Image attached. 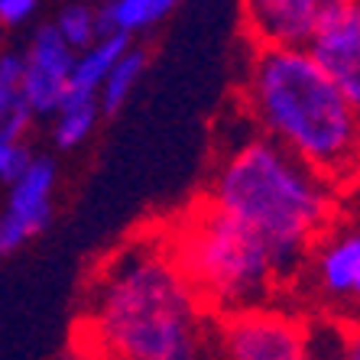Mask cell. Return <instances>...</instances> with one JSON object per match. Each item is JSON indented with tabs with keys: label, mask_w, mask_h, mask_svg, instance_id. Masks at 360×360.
<instances>
[{
	"label": "cell",
	"mask_w": 360,
	"mask_h": 360,
	"mask_svg": "<svg viewBox=\"0 0 360 360\" xmlns=\"http://www.w3.org/2000/svg\"><path fill=\"white\" fill-rule=\"evenodd\" d=\"M56 30L62 33V39L72 46L75 52L91 49L94 42H101L108 36L104 30V17H101V7H94L91 0H72L56 13Z\"/></svg>",
	"instance_id": "obj_14"
},
{
	"label": "cell",
	"mask_w": 360,
	"mask_h": 360,
	"mask_svg": "<svg viewBox=\"0 0 360 360\" xmlns=\"http://www.w3.org/2000/svg\"><path fill=\"white\" fill-rule=\"evenodd\" d=\"M134 39L120 33H108L101 42H94L91 49L78 52L75 75H72V91L68 101H101L104 82L110 78V72L117 68V62L130 52Z\"/></svg>",
	"instance_id": "obj_11"
},
{
	"label": "cell",
	"mask_w": 360,
	"mask_h": 360,
	"mask_svg": "<svg viewBox=\"0 0 360 360\" xmlns=\"http://www.w3.org/2000/svg\"><path fill=\"white\" fill-rule=\"evenodd\" d=\"M201 195L266 243L285 289L299 283L311 250L344 218L347 201L341 185L253 127L227 140Z\"/></svg>",
	"instance_id": "obj_2"
},
{
	"label": "cell",
	"mask_w": 360,
	"mask_h": 360,
	"mask_svg": "<svg viewBox=\"0 0 360 360\" xmlns=\"http://www.w3.org/2000/svg\"><path fill=\"white\" fill-rule=\"evenodd\" d=\"M237 104L257 134L347 188L360 114L309 46H250Z\"/></svg>",
	"instance_id": "obj_3"
},
{
	"label": "cell",
	"mask_w": 360,
	"mask_h": 360,
	"mask_svg": "<svg viewBox=\"0 0 360 360\" xmlns=\"http://www.w3.org/2000/svg\"><path fill=\"white\" fill-rule=\"evenodd\" d=\"M146 65H150L146 49L130 46V52H127L124 59L117 62V68H114V72H110V78L104 82V91H101V110H104V117H110V114L124 110V104L134 98L136 84H140L143 75H146Z\"/></svg>",
	"instance_id": "obj_15"
},
{
	"label": "cell",
	"mask_w": 360,
	"mask_h": 360,
	"mask_svg": "<svg viewBox=\"0 0 360 360\" xmlns=\"http://www.w3.org/2000/svg\"><path fill=\"white\" fill-rule=\"evenodd\" d=\"M299 289L311 299V311L360 319V218H341L321 237L302 269Z\"/></svg>",
	"instance_id": "obj_6"
},
{
	"label": "cell",
	"mask_w": 360,
	"mask_h": 360,
	"mask_svg": "<svg viewBox=\"0 0 360 360\" xmlns=\"http://www.w3.org/2000/svg\"><path fill=\"white\" fill-rule=\"evenodd\" d=\"M344 360H360V319L351 321V341H347V357Z\"/></svg>",
	"instance_id": "obj_21"
},
{
	"label": "cell",
	"mask_w": 360,
	"mask_h": 360,
	"mask_svg": "<svg viewBox=\"0 0 360 360\" xmlns=\"http://www.w3.org/2000/svg\"><path fill=\"white\" fill-rule=\"evenodd\" d=\"M36 153L30 150V140H0V182L10 185L33 166Z\"/></svg>",
	"instance_id": "obj_17"
},
{
	"label": "cell",
	"mask_w": 360,
	"mask_h": 360,
	"mask_svg": "<svg viewBox=\"0 0 360 360\" xmlns=\"http://www.w3.org/2000/svg\"><path fill=\"white\" fill-rule=\"evenodd\" d=\"M104 17V30L120 36H140L146 30H153L156 23L169 17V7L162 0H114L108 7H101Z\"/></svg>",
	"instance_id": "obj_13"
},
{
	"label": "cell",
	"mask_w": 360,
	"mask_h": 360,
	"mask_svg": "<svg viewBox=\"0 0 360 360\" xmlns=\"http://www.w3.org/2000/svg\"><path fill=\"white\" fill-rule=\"evenodd\" d=\"M56 188H59V162L36 153L33 166L17 182L7 185V201L0 211V250L17 253L52 224L56 214Z\"/></svg>",
	"instance_id": "obj_8"
},
{
	"label": "cell",
	"mask_w": 360,
	"mask_h": 360,
	"mask_svg": "<svg viewBox=\"0 0 360 360\" xmlns=\"http://www.w3.org/2000/svg\"><path fill=\"white\" fill-rule=\"evenodd\" d=\"M23 101L33 117L52 120L72 91L78 52L62 39L56 23H39L23 42Z\"/></svg>",
	"instance_id": "obj_7"
},
{
	"label": "cell",
	"mask_w": 360,
	"mask_h": 360,
	"mask_svg": "<svg viewBox=\"0 0 360 360\" xmlns=\"http://www.w3.org/2000/svg\"><path fill=\"white\" fill-rule=\"evenodd\" d=\"M354 0H240L243 33L253 46H309L328 20Z\"/></svg>",
	"instance_id": "obj_9"
},
{
	"label": "cell",
	"mask_w": 360,
	"mask_h": 360,
	"mask_svg": "<svg viewBox=\"0 0 360 360\" xmlns=\"http://www.w3.org/2000/svg\"><path fill=\"white\" fill-rule=\"evenodd\" d=\"M351 341V321L328 315V311H309V354L311 360H344Z\"/></svg>",
	"instance_id": "obj_16"
},
{
	"label": "cell",
	"mask_w": 360,
	"mask_h": 360,
	"mask_svg": "<svg viewBox=\"0 0 360 360\" xmlns=\"http://www.w3.org/2000/svg\"><path fill=\"white\" fill-rule=\"evenodd\" d=\"M162 4H166V7H169V13H172V10H176L179 4H182V0H162Z\"/></svg>",
	"instance_id": "obj_22"
},
{
	"label": "cell",
	"mask_w": 360,
	"mask_h": 360,
	"mask_svg": "<svg viewBox=\"0 0 360 360\" xmlns=\"http://www.w3.org/2000/svg\"><path fill=\"white\" fill-rule=\"evenodd\" d=\"M214 360H311L309 311L263 302L218 315Z\"/></svg>",
	"instance_id": "obj_5"
},
{
	"label": "cell",
	"mask_w": 360,
	"mask_h": 360,
	"mask_svg": "<svg viewBox=\"0 0 360 360\" xmlns=\"http://www.w3.org/2000/svg\"><path fill=\"white\" fill-rule=\"evenodd\" d=\"M78 335L104 360H214V315L160 231L130 237L94 266Z\"/></svg>",
	"instance_id": "obj_1"
},
{
	"label": "cell",
	"mask_w": 360,
	"mask_h": 360,
	"mask_svg": "<svg viewBox=\"0 0 360 360\" xmlns=\"http://www.w3.org/2000/svg\"><path fill=\"white\" fill-rule=\"evenodd\" d=\"M36 10H39V0H0V23L7 30H17L36 17Z\"/></svg>",
	"instance_id": "obj_18"
},
{
	"label": "cell",
	"mask_w": 360,
	"mask_h": 360,
	"mask_svg": "<svg viewBox=\"0 0 360 360\" xmlns=\"http://www.w3.org/2000/svg\"><path fill=\"white\" fill-rule=\"evenodd\" d=\"M347 198H357L360 201V143H357V160H354V172H351V182L344 188Z\"/></svg>",
	"instance_id": "obj_20"
},
{
	"label": "cell",
	"mask_w": 360,
	"mask_h": 360,
	"mask_svg": "<svg viewBox=\"0 0 360 360\" xmlns=\"http://www.w3.org/2000/svg\"><path fill=\"white\" fill-rule=\"evenodd\" d=\"M160 234L214 319L273 302L285 289L266 243L205 195L188 201Z\"/></svg>",
	"instance_id": "obj_4"
},
{
	"label": "cell",
	"mask_w": 360,
	"mask_h": 360,
	"mask_svg": "<svg viewBox=\"0 0 360 360\" xmlns=\"http://www.w3.org/2000/svg\"><path fill=\"white\" fill-rule=\"evenodd\" d=\"M59 360H104V357H101V354L94 351V347L84 341L82 335H75V338H72V344H68L65 351L59 354Z\"/></svg>",
	"instance_id": "obj_19"
},
{
	"label": "cell",
	"mask_w": 360,
	"mask_h": 360,
	"mask_svg": "<svg viewBox=\"0 0 360 360\" xmlns=\"http://www.w3.org/2000/svg\"><path fill=\"white\" fill-rule=\"evenodd\" d=\"M309 49L360 114V0L328 20Z\"/></svg>",
	"instance_id": "obj_10"
},
{
	"label": "cell",
	"mask_w": 360,
	"mask_h": 360,
	"mask_svg": "<svg viewBox=\"0 0 360 360\" xmlns=\"http://www.w3.org/2000/svg\"><path fill=\"white\" fill-rule=\"evenodd\" d=\"M101 117H104L101 101H65V108L52 117V127H49L52 146L62 153H72L78 146H84L94 136Z\"/></svg>",
	"instance_id": "obj_12"
}]
</instances>
